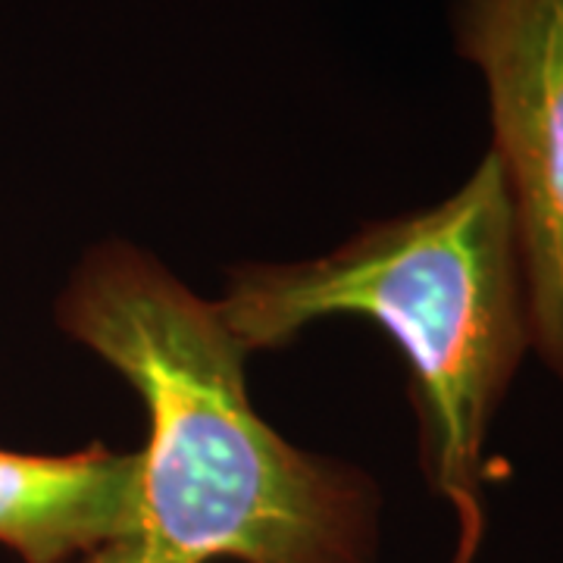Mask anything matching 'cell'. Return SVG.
Instances as JSON below:
<instances>
[{
    "instance_id": "obj_2",
    "label": "cell",
    "mask_w": 563,
    "mask_h": 563,
    "mask_svg": "<svg viewBox=\"0 0 563 563\" xmlns=\"http://www.w3.org/2000/svg\"><path fill=\"white\" fill-rule=\"evenodd\" d=\"M217 307L247 354L320 317L379 322L410 363L429 483L473 504L488 422L529 344L517 220L495 154L439 207L373 225L322 261L244 269Z\"/></svg>"
},
{
    "instance_id": "obj_4",
    "label": "cell",
    "mask_w": 563,
    "mask_h": 563,
    "mask_svg": "<svg viewBox=\"0 0 563 563\" xmlns=\"http://www.w3.org/2000/svg\"><path fill=\"white\" fill-rule=\"evenodd\" d=\"M139 454L101 444L76 454L0 448V544L25 563H69L107 544L125 523Z\"/></svg>"
},
{
    "instance_id": "obj_1",
    "label": "cell",
    "mask_w": 563,
    "mask_h": 563,
    "mask_svg": "<svg viewBox=\"0 0 563 563\" xmlns=\"http://www.w3.org/2000/svg\"><path fill=\"white\" fill-rule=\"evenodd\" d=\"M60 322L120 369L151 417L125 523L76 563H363L361 483L254 413L247 351L217 303L113 247L81 266Z\"/></svg>"
},
{
    "instance_id": "obj_3",
    "label": "cell",
    "mask_w": 563,
    "mask_h": 563,
    "mask_svg": "<svg viewBox=\"0 0 563 563\" xmlns=\"http://www.w3.org/2000/svg\"><path fill=\"white\" fill-rule=\"evenodd\" d=\"M523 261L529 344L563 379V0H461Z\"/></svg>"
}]
</instances>
